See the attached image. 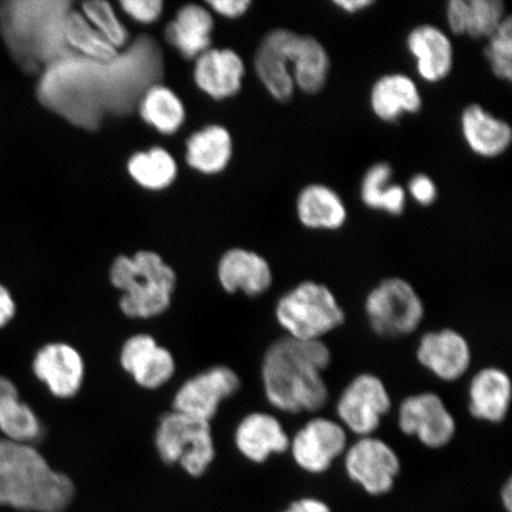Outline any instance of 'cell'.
<instances>
[{
  "instance_id": "39",
  "label": "cell",
  "mask_w": 512,
  "mask_h": 512,
  "mask_svg": "<svg viewBox=\"0 0 512 512\" xmlns=\"http://www.w3.org/2000/svg\"><path fill=\"white\" fill-rule=\"evenodd\" d=\"M406 190L398 184H389L382 196L380 210L393 216L402 215L406 208Z\"/></svg>"
},
{
  "instance_id": "31",
  "label": "cell",
  "mask_w": 512,
  "mask_h": 512,
  "mask_svg": "<svg viewBox=\"0 0 512 512\" xmlns=\"http://www.w3.org/2000/svg\"><path fill=\"white\" fill-rule=\"evenodd\" d=\"M140 117L163 134H174L184 124L185 110L181 99L159 83L150 86L138 102Z\"/></svg>"
},
{
  "instance_id": "13",
  "label": "cell",
  "mask_w": 512,
  "mask_h": 512,
  "mask_svg": "<svg viewBox=\"0 0 512 512\" xmlns=\"http://www.w3.org/2000/svg\"><path fill=\"white\" fill-rule=\"evenodd\" d=\"M298 37L299 34L291 30L274 29L256 51L255 72L267 92L279 102L290 101L296 91L292 68Z\"/></svg>"
},
{
  "instance_id": "2",
  "label": "cell",
  "mask_w": 512,
  "mask_h": 512,
  "mask_svg": "<svg viewBox=\"0 0 512 512\" xmlns=\"http://www.w3.org/2000/svg\"><path fill=\"white\" fill-rule=\"evenodd\" d=\"M332 360L323 341H299L284 337L274 342L262 361L265 394L279 411L316 413L329 401L323 373Z\"/></svg>"
},
{
  "instance_id": "36",
  "label": "cell",
  "mask_w": 512,
  "mask_h": 512,
  "mask_svg": "<svg viewBox=\"0 0 512 512\" xmlns=\"http://www.w3.org/2000/svg\"><path fill=\"white\" fill-rule=\"evenodd\" d=\"M393 177V169L388 163H376L366 172L361 184V200L369 209L380 210L384 191Z\"/></svg>"
},
{
  "instance_id": "11",
  "label": "cell",
  "mask_w": 512,
  "mask_h": 512,
  "mask_svg": "<svg viewBox=\"0 0 512 512\" xmlns=\"http://www.w3.org/2000/svg\"><path fill=\"white\" fill-rule=\"evenodd\" d=\"M348 448V434L337 421L315 418L294 435L290 451L299 469L310 475H323Z\"/></svg>"
},
{
  "instance_id": "5",
  "label": "cell",
  "mask_w": 512,
  "mask_h": 512,
  "mask_svg": "<svg viewBox=\"0 0 512 512\" xmlns=\"http://www.w3.org/2000/svg\"><path fill=\"white\" fill-rule=\"evenodd\" d=\"M110 278L123 292L120 309L130 318H152L169 309L176 273L155 252L142 251L114 260Z\"/></svg>"
},
{
  "instance_id": "35",
  "label": "cell",
  "mask_w": 512,
  "mask_h": 512,
  "mask_svg": "<svg viewBox=\"0 0 512 512\" xmlns=\"http://www.w3.org/2000/svg\"><path fill=\"white\" fill-rule=\"evenodd\" d=\"M484 56L497 79L512 80V18L505 17L499 28L488 38Z\"/></svg>"
},
{
  "instance_id": "22",
  "label": "cell",
  "mask_w": 512,
  "mask_h": 512,
  "mask_svg": "<svg viewBox=\"0 0 512 512\" xmlns=\"http://www.w3.org/2000/svg\"><path fill=\"white\" fill-rule=\"evenodd\" d=\"M460 128L466 145L482 158L502 156L512 143V130L507 121L496 118L479 104L464 108L460 115Z\"/></svg>"
},
{
  "instance_id": "12",
  "label": "cell",
  "mask_w": 512,
  "mask_h": 512,
  "mask_svg": "<svg viewBox=\"0 0 512 512\" xmlns=\"http://www.w3.org/2000/svg\"><path fill=\"white\" fill-rule=\"evenodd\" d=\"M400 430L418 438L428 448L445 447L456 435L457 424L440 396L421 393L408 396L399 409Z\"/></svg>"
},
{
  "instance_id": "42",
  "label": "cell",
  "mask_w": 512,
  "mask_h": 512,
  "mask_svg": "<svg viewBox=\"0 0 512 512\" xmlns=\"http://www.w3.org/2000/svg\"><path fill=\"white\" fill-rule=\"evenodd\" d=\"M16 315V304L8 288L0 284V329L8 325Z\"/></svg>"
},
{
  "instance_id": "33",
  "label": "cell",
  "mask_w": 512,
  "mask_h": 512,
  "mask_svg": "<svg viewBox=\"0 0 512 512\" xmlns=\"http://www.w3.org/2000/svg\"><path fill=\"white\" fill-rule=\"evenodd\" d=\"M127 170L140 187L149 190L168 188L177 176L176 160L162 147L136 153L128 160Z\"/></svg>"
},
{
  "instance_id": "19",
  "label": "cell",
  "mask_w": 512,
  "mask_h": 512,
  "mask_svg": "<svg viewBox=\"0 0 512 512\" xmlns=\"http://www.w3.org/2000/svg\"><path fill=\"white\" fill-rule=\"evenodd\" d=\"M235 444L249 462L262 464L273 454L290 450L291 439L275 416L252 413L245 416L236 428Z\"/></svg>"
},
{
  "instance_id": "30",
  "label": "cell",
  "mask_w": 512,
  "mask_h": 512,
  "mask_svg": "<svg viewBox=\"0 0 512 512\" xmlns=\"http://www.w3.org/2000/svg\"><path fill=\"white\" fill-rule=\"evenodd\" d=\"M330 73V56L316 37L299 35L294 50L292 76L294 86L305 94L322 92Z\"/></svg>"
},
{
  "instance_id": "10",
  "label": "cell",
  "mask_w": 512,
  "mask_h": 512,
  "mask_svg": "<svg viewBox=\"0 0 512 512\" xmlns=\"http://www.w3.org/2000/svg\"><path fill=\"white\" fill-rule=\"evenodd\" d=\"M390 408L392 399L380 377L361 374L345 387L336 411L342 426L363 438L377 431Z\"/></svg>"
},
{
  "instance_id": "4",
  "label": "cell",
  "mask_w": 512,
  "mask_h": 512,
  "mask_svg": "<svg viewBox=\"0 0 512 512\" xmlns=\"http://www.w3.org/2000/svg\"><path fill=\"white\" fill-rule=\"evenodd\" d=\"M75 485L29 444L0 439V505L22 512H64Z\"/></svg>"
},
{
  "instance_id": "41",
  "label": "cell",
  "mask_w": 512,
  "mask_h": 512,
  "mask_svg": "<svg viewBox=\"0 0 512 512\" xmlns=\"http://www.w3.org/2000/svg\"><path fill=\"white\" fill-rule=\"evenodd\" d=\"M281 512H332L330 505L316 497L296 499Z\"/></svg>"
},
{
  "instance_id": "38",
  "label": "cell",
  "mask_w": 512,
  "mask_h": 512,
  "mask_svg": "<svg viewBox=\"0 0 512 512\" xmlns=\"http://www.w3.org/2000/svg\"><path fill=\"white\" fill-rule=\"evenodd\" d=\"M409 194L422 207H430L438 198V188L427 175H415L408 184Z\"/></svg>"
},
{
  "instance_id": "23",
  "label": "cell",
  "mask_w": 512,
  "mask_h": 512,
  "mask_svg": "<svg viewBox=\"0 0 512 512\" xmlns=\"http://www.w3.org/2000/svg\"><path fill=\"white\" fill-rule=\"evenodd\" d=\"M511 396V380L504 370L480 369L470 382L469 411L477 420L501 424L509 413Z\"/></svg>"
},
{
  "instance_id": "16",
  "label": "cell",
  "mask_w": 512,
  "mask_h": 512,
  "mask_svg": "<svg viewBox=\"0 0 512 512\" xmlns=\"http://www.w3.org/2000/svg\"><path fill=\"white\" fill-rule=\"evenodd\" d=\"M32 370L49 392L60 399L73 398L85 379V363L79 351L66 343H50L38 350Z\"/></svg>"
},
{
  "instance_id": "18",
  "label": "cell",
  "mask_w": 512,
  "mask_h": 512,
  "mask_svg": "<svg viewBox=\"0 0 512 512\" xmlns=\"http://www.w3.org/2000/svg\"><path fill=\"white\" fill-rule=\"evenodd\" d=\"M406 46L422 80L438 83L451 74L454 64L453 44L440 28L431 24L415 27L406 38Z\"/></svg>"
},
{
  "instance_id": "17",
  "label": "cell",
  "mask_w": 512,
  "mask_h": 512,
  "mask_svg": "<svg viewBox=\"0 0 512 512\" xmlns=\"http://www.w3.org/2000/svg\"><path fill=\"white\" fill-rule=\"evenodd\" d=\"M120 363L140 387L157 389L175 373V360L171 352L159 347L149 335L133 336L124 344Z\"/></svg>"
},
{
  "instance_id": "37",
  "label": "cell",
  "mask_w": 512,
  "mask_h": 512,
  "mask_svg": "<svg viewBox=\"0 0 512 512\" xmlns=\"http://www.w3.org/2000/svg\"><path fill=\"white\" fill-rule=\"evenodd\" d=\"M120 6L134 21L151 24L163 14L164 4L162 0H124Z\"/></svg>"
},
{
  "instance_id": "7",
  "label": "cell",
  "mask_w": 512,
  "mask_h": 512,
  "mask_svg": "<svg viewBox=\"0 0 512 512\" xmlns=\"http://www.w3.org/2000/svg\"><path fill=\"white\" fill-rule=\"evenodd\" d=\"M156 447L164 463L181 465L191 477L203 476L215 458L209 422L177 412L160 419Z\"/></svg>"
},
{
  "instance_id": "26",
  "label": "cell",
  "mask_w": 512,
  "mask_h": 512,
  "mask_svg": "<svg viewBox=\"0 0 512 512\" xmlns=\"http://www.w3.org/2000/svg\"><path fill=\"white\" fill-rule=\"evenodd\" d=\"M507 17L501 0H451L446 5L448 28L454 35L479 40L494 34Z\"/></svg>"
},
{
  "instance_id": "29",
  "label": "cell",
  "mask_w": 512,
  "mask_h": 512,
  "mask_svg": "<svg viewBox=\"0 0 512 512\" xmlns=\"http://www.w3.org/2000/svg\"><path fill=\"white\" fill-rule=\"evenodd\" d=\"M233 155V140L226 128L210 125L188 139L187 162L206 175L219 174Z\"/></svg>"
},
{
  "instance_id": "15",
  "label": "cell",
  "mask_w": 512,
  "mask_h": 512,
  "mask_svg": "<svg viewBox=\"0 0 512 512\" xmlns=\"http://www.w3.org/2000/svg\"><path fill=\"white\" fill-rule=\"evenodd\" d=\"M416 357L422 367L445 382L463 377L472 361L469 342L452 329L427 332L420 339Z\"/></svg>"
},
{
  "instance_id": "25",
  "label": "cell",
  "mask_w": 512,
  "mask_h": 512,
  "mask_svg": "<svg viewBox=\"0 0 512 512\" xmlns=\"http://www.w3.org/2000/svg\"><path fill=\"white\" fill-rule=\"evenodd\" d=\"M214 19L201 5L188 4L179 9L165 29V40L185 59L194 60L211 46Z\"/></svg>"
},
{
  "instance_id": "6",
  "label": "cell",
  "mask_w": 512,
  "mask_h": 512,
  "mask_svg": "<svg viewBox=\"0 0 512 512\" xmlns=\"http://www.w3.org/2000/svg\"><path fill=\"white\" fill-rule=\"evenodd\" d=\"M275 317L287 337L322 341L345 322V313L329 287L303 281L279 299Z\"/></svg>"
},
{
  "instance_id": "3",
  "label": "cell",
  "mask_w": 512,
  "mask_h": 512,
  "mask_svg": "<svg viewBox=\"0 0 512 512\" xmlns=\"http://www.w3.org/2000/svg\"><path fill=\"white\" fill-rule=\"evenodd\" d=\"M70 2L8 0L0 4V35L18 66L41 74L64 57L73 55L63 36Z\"/></svg>"
},
{
  "instance_id": "9",
  "label": "cell",
  "mask_w": 512,
  "mask_h": 512,
  "mask_svg": "<svg viewBox=\"0 0 512 512\" xmlns=\"http://www.w3.org/2000/svg\"><path fill=\"white\" fill-rule=\"evenodd\" d=\"M344 469L352 483L368 495L379 497L394 489L401 462L386 441L363 437L345 451Z\"/></svg>"
},
{
  "instance_id": "40",
  "label": "cell",
  "mask_w": 512,
  "mask_h": 512,
  "mask_svg": "<svg viewBox=\"0 0 512 512\" xmlns=\"http://www.w3.org/2000/svg\"><path fill=\"white\" fill-rule=\"evenodd\" d=\"M208 5L217 14L226 18H239L251 8V0H211Z\"/></svg>"
},
{
  "instance_id": "32",
  "label": "cell",
  "mask_w": 512,
  "mask_h": 512,
  "mask_svg": "<svg viewBox=\"0 0 512 512\" xmlns=\"http://www.w3.org/2000/svg\"><path fill=\"white\" fill-rule=\"evenodd\" d=\"M63 36L72 53L85 59L110 62L119 55L115 49L96 31L80 11L70 10L64 19Z\"/></svg>"
},
{
  "instance_id": "14",
  "label": "cell",
  "mask_w": 512,
  "mask_h": 512,
  "mask_svg": "<svg viewBox=\"0 0 512 512\" xmlns=\"http://www.w3.org/2000/svg\"><path fill=\"white\" fill-rule=\"evenodd\" d=\"M239 376L228 367L217 366L188 380L178 389L174 412L210 421L223 400L240 388Z\"/></svg>"
},
{
  "instance_id": "24",
  "label": "cell",
  "mask_w": 512,
  "mask_h": 512,
  "mask_svg": "<svg viewBox=\"0 0 512 512\" xmlns=\"http://www.w3.org/2000/svg\"><path fill=\"white\" fill-rule=\"evenodd\" d=\"M370 107L383 123H396L407 114H416L422 108L420 89L405 74L383 75L370 91Z\"/></svg>"
},
{
  "instance_id": "21",
  "label": "cell",
  "mask_w": 512,
  "mask_h": 512,
  "mask_svg": "<svg viewBox=\"0 0 512 512\" xmlns=\"http://www.w3.org/2000/svg\"><path fill=\"white\" fill-rule=\"evenodd\" d=\"M219 279L227 292L241 291L256 297L270 290L273 273L270 264L258 253L234 248L220 260Z\"/></svg>"
},
{
  "instance_id": "43",
  "label": "cell",
  "mask_w": 512,
  "mask_h": 512,
  "mask_svg": "<svg viewBox=\"0 0 512 512\" xmlns=\"http://www.w3.org/2000/svg\"><path fill=\"white\" fill-rule=\"evenodd\" d=\"M374 4V0H335L334 2L338 9L347 12L349 15L357 14V12L366 10Z\"/></svg>"
},
{
  "instance_id": "8",
  "label": "cell",
  "mask_w": 512,
  "mask_h": 512,
  "mask_svg": "<svg viewBox=\"0 0 512 512\" xmlns=\"http://www.w3.org/2000/svg\"><path fill=\"white\" fill-rule=\"evenodd\" d=\"M366 315L376 335L399 338L413 334L425 316L424 302L407 280L388 278L368 293Z\"/></svg>"
},
{
  "instance_id": "28",
  "label": "cell",
  "mask_w": 512,
  "mask_h": 512,
  "mask_svg": "<svg viewBox=\"0 0 512 512\" xmlns=\"http://www.w3.org/2000/svg\"><path fill=\"white\" fill-rule=\"evenodd\" d=\"M0 431L4 439L29 445L43 434L38 416L19 398L15 383L4 376H0Z\"/></svg>"
},
{
  "instance_id": "20",
  "label": "cell",
  "mask_w": 512,
  "mask_h": 512,
  "mask_svg": "<svg viewBox=\"0 0 512 512\" xmlns=\"http://www.w3.org/2000/svg\"><path fill=\"white\" fill-rule=\"evenodd\" d=\"M243 76L245 63L233 50L209 49L196 59V85L215 100L232 98L238 94Z\"/></svg>"
},
{
  "instance_id": "44",
  "label": "cell",
  "mask_w": 512,
  "mask_h": 512,
  "mask_svg": "<svg viewBox=\"0 0 512 512\" xmlns=\"http://www.w3.org/2000/svg\"><path fill=\"white\" fill-rule=\"evenodd\" d=\"M501 499L505 512H511L512 510V482L511 479L507 480V483L503 485L501 491Z\"/></svg>"
},
{
  "instance_id": "34",
  "label": "cell",
  "mask_w": 512,
  "mask_h": 512,
  "mask_svg": "<svg viewBox=\"0 0 512 512\" xmlns=\"http://www.w3.org/2000/svg\"><path fill=\"white\" fill-rule=\"evenodd\" d=\"M80 12L111 46L115 49L126 47L130 36L110 3L105 0H88L82 3Z\"/></svg>"
},
{
  "instance_id": "27",
  "label": "cell",
  "mask_w": 512,
  "mask_h": 512,
  "mask_svg": "<svg viewBox=\"0 0 512 512\" xmlns=\"http://www.w3.org/2000/svg\"><path fill=\"white\" fill-rule=\"evenodd\" d=\"M296 208L299 222L313 230H338L348 220L341 196L324 184L306 185L299 192Z\"/></svg>"
},
{
  "instance_id": "1",
  "label": "cell",
  "mask_w": 512,
  "mask_h": 512,
  "mask_svg": "<svg viewBox=\"0 0 512 512\" xmlns=\"http://www.w3.org/2000/svg\"><path fill=\"white\" fill-rule=\"evenodd\" d=\"M131 48L105 63L104 78L96 85L68 80L44 69L37 85L38 99L51 111L91 130L107 113L130 112L146 89L155 85L163 69L159 47L151 37H139Z\"/></svg>"
}]
</instances>
